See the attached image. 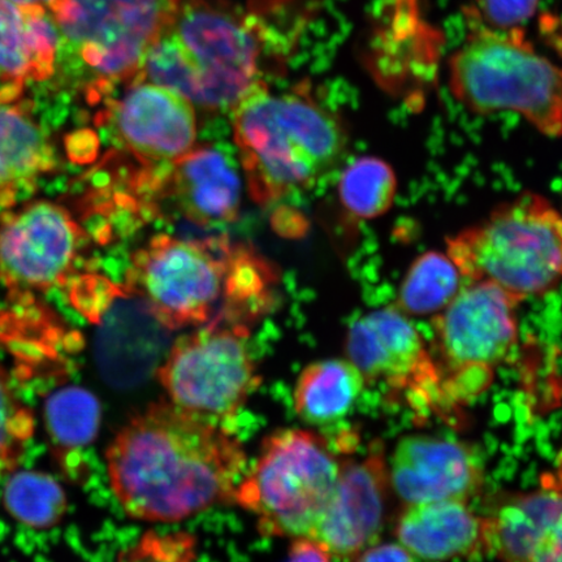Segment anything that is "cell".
<instances>
[{"label": "cell", "mask_w": 562, "mask_h": 562, "mask_svg": "<svg viewBox=\"0 0 562 562\" xmlns=\"http://www.w3.org/2000/svg\"><path fill=\"white\" fill-rule=\"evenodd\" d=\"M284 562H333L325 547L312 538H294Z\"/></svg>", "instance_id": "cell-29"}, {"label": "cell", "mask_w": 562, "mask_h": 562, "mask_svg": "<svg viewBox=\"0 0 562 562\" xmlns=\"http://www.w3.org/2000/svg\"><path fill=\"white\" fill-rule=\"evenodd\" d=\"M229 246L159 235L132 258L126 291L170 331L209 319L227 278Z\"/></svg>", "instance_id": "cell-10"}, {"label": "cell", "mask_w": 562, "mask_h": 562, "mask_svg": "<svg viewBox=\"0 0 562 562\" xmlns=\"http://www.w3.org/2000/svg\"><path fill=\"white\" fill-rule=\"evenodd\" d=\"M182 0H69L55 16L61 42L94 77V94L138 80Z\"/></svg>", "instance_id": "cell-8"}, {"label": "cell", "mask_w": 562, "mask_h": 562, "mask_svg": "<svg viewBox=\"0 0 562 562\" xmlns=\"http://www.w3.org/2000/svg\"><path fill=\"white\" fill-rule=\"evenodd\" d=\"M390 484L406 504L468 503L483 483L480 460L461 442L427 435L398 441L392 454Z\"/></svg>", "instance_id": "cell-15"}, {"label": "cell", "mask_w": 562, "mask_h": 562, "mask_svg": "<svg viewBox=\"0 0 562 562\" xmlns=\"http://www.w3.org/2000/svg\"><path fill=\"white\" fill-rule=\"evenodd\" d=\"M398 191L396 171L379 157H361L344 170L339 195L344 209L356 220L374 221L395 205Z\"/></svg>", "instance_id": "cell-26"}, {"label": "cell", "mask_w": 562, "mask_h": 562, "mask_svg": "<svg viewBox=\"0 0 562 562\" xmlns=\"http://www.w3.org/2000/svg\"><path fill=\"white\" fill-rule=\"evenodd\" d=\"M105 463L126 515L171 524L234 502L248 459L227 427L160 402L116 432Z\"/></svg>", "instance_id": "cell-1"}, {"label": "cell", "mask_w": 562, "mask_h": 562, "mask_svg": "<svg viewBox=\"0 0 562 562\" xmlns=\"http://www.w3.org/2000/svg\"><path fill=\"white\" fill-rule=\"evenodd\" d=\"M355 562H414L402 544L372 546L357 554Z\"/></svg>", "instance_id": "cell-30"}, {"label": "cell", "mask_w": 562, "mask_h": 562, "mask_svg": "<svg viewBox=\"0 0 562 562\" xmlns=\"http://www.w3.org/2000/svg\"><path fill=\"white\" fill-rule=\"evenodd\" d=\"M83 243V231L59 203L33 200L0 215V286L13 296L65 284Z\"/></svg>", "instance_id": "cell-11"}, {"label": "cell", "mask_w": 562, "mask_h": 562, "mask_svg": "<svg viewBox=\"0 0 562 562\" xmlns=\"http://www.w3.org/2000/svg\"><path fill=\"white\" fill-rule=\"evenodd\" d=\"M13 2L44 7V9L50 11L55 18L58 16L60 12L65 11L69 0H13Z\"/></svg>", "instance_id": "cell-32"}, {"label": "cell", "mask_w": 562, "mask_h": 562, "mask_svg": "<svg viewBox=\"0 0 562 562\" xmlns=\"http://www.w3.org/2000/svg\"><path fill=\"white\" fill-rule=\"evenodd\" d=\"M468 33L448 63L454 100L475 115L509 111L548 138H562V68L524 30L496 31L467 11Z\"/></svg>", "instance_id": "cell-4"}, {"label": "cell", "mask_w": 562, "mask_h": 562, "mask_svg": "<svg viewBox=\"0 0 562 562\" xmlns=\"http://www.w3.org/2000/svg\"><path fill=\"white\" fill-rule=\"evenodd\" d=\"M167 167V171L149 175L150 187L168 196L188 221L207 226L236 220L241 184L221 151L193 147Z\"/></svg>", "instance_id": "cell-17"}, {"label": "cell", "mask_w": 562, "mask_h": 562, "mask_svg": "<svg viewBox=\"0 0 562 562\" xmlns=\"http://www.w3.org/2000/svg\"><path fill=\"white\" fill-rule=\"evenodd\" d=\"M539 30L540 34L543 35L546 44L558 54L562 61V15L544 13V15L540 18Z\"/></svg>", "instance_id": "cell-31"}, {"label": "cell", "mask_w": 562, "mask_h": 562, "mask_svg": "<svg viewBox=\"0 0 562 562\" xmlns=\"http://www.w3.org/2000/svg\"><path fill=\"white\" fill-rule=\"evenodd\" d=\"M487 519L486 552L502 562H562V470L513 495Z\"/></svg>", "instance_id": "cell-16"}, {"label": "cell", "mask_w": 562, "mask_h": 562, "mask_svg": "<svg viewBox=\"0 0 562 562\" xmlns=\"http://www.w3.org/2000/svg\"><path fill=\"white\" fill-rule=\"evenodd\" d=\"M539 3L540 0H473L465 11L491 30H524Z\"/></svg>", "instance_id": "cell-28"}, {"label": "cell", "mask_w": 562, "mask_h": 562, "mask_svg": "<svg viewBox=\"0 0 562 562\" xmlns=\"http://www.w3.org/2000/svg\"><path fill=\"white\" fill-rule=\"evenodd\" d=\"M465 284L447 251L428 250L407 269L393 306L406 316H435L451 304Z\"/></svg>", "instance_id": "cell-23"}, {"label": "cell", "mask_w": 562, "mask_h": 562, "mask_svg": "<svg viewBox=\"0 0 562 562\" xmlns=\"http://www.w3.org/2000/svg\"><path fill=\"white\" fill-rule=\"evenodd\" d=\"M346 353L364 381L409 392L417 404L446 406L431 349L409 316L395 306L378 308L357 319L347 335Z\"/></svg>", "instance_id": "cell-12"}, {"label": "cell", "mask_w": 562, "mask_h": 562, "mask_svg": "<svg viewBox=\"0 0 562 562\" xmlns=\"http://www.w3.org/2000/svg\"><path fill=\"white\" fill-rule=\"evenodd\" d=\"M271 270L248 249L228 248L227 278L224 292L227 302L223 314L215 322L248 329L270 305L269 286Z\"/></svg>", "instance_id": "cell-25"}, {"label": "cell", "mask_w": 562, "mask_h": 562, "mask_svg": "<svg viewBox=\"0 0 562 562\" xmlns=\"http://www.w3.org/2000/svg\"><path fill=\"white\" fill-rule=\"evenodd\" d=\"M105 119L125 149L144 165H171L195 145L194 104L149 80L125 83L123 93L109 102Z\"/></svg>", "instance_id": "cell-13"}, {"label": "cell", "mask_w": 562, "mask_h": 562, "mask_svg": "<svg viewBox=\"0 0 562 562\" xmlns=\"http://www.w3.org/2000/svg\"><path fill=\"white\" fill-rule=\"evenodd\" d=\"M56 167L50 136L32 112V103H0V206L11 209Z\"/></svg>", "instance_id": "cell-20"}, {"label": "cell", "mask_w": 562, "mask_h": 562, "mask_svg": "<svg viewBox=\"0 0 562 562\" xmlns=\"http://www.w3.org/2000/svg\"><path fill=\"white\" fill-rule=\"evenodd\" d=\"M59 30L44 7L0 0V103L54 74Z\"/></svg>", "instance_id": "cell-18"}, {"label": "cell", "mask_w": 562, "mask_h": 562, "mask_svg": "<svg viewBox=\"0 0 562 562\" xmlns=\"http://www.w3.org/2000/svg\"><path fill=\"white\" fill-rule=\"evenodd\" d=\"M248 329L213 322L180 337L157 375L170 403L224 427L261 385Z\"/></svg>", "instance_id": "cell-9"}, {"label": "cell", "mask_w": 562, "mask_h": 562, "mask_svg": "<svg viewBox=\"0 0 562 562\" xmlns=\"http://www.w3.org/2000/svg\"><path fill=\"white\" fill-rule=\"evenodd\" d=\"M232 110L249 191L261 205L313 184L346 153L340 117L305 89L276 91L261 82Z\"/></svg>", "instance_id": "cell-3"}, {"label": "cell", "mask_w": 562, "mask_h": 562, "mask_svg": "<svg viewBox=\"0 0 562 562\" xmlns=\"http://www.w3.org/2000/svg\"><path fill=\"white\" fill-rule=\"evenodd\" d=\"M390 486L389 467L378 442L361 461H342L308 538L331 557L356 558L381 533Z\"/></svg>", "instance_id": "cell-14"}, {"label": "cell", "mask_w": 562, "mask_h": 562, "mask_svg": "<svg viewBox=\"0 0 562 562\" xmlns=\"http://www.w3.org/2000/svg\"><path fill=\"white\" fill-rule=\"evenodd\" d=\"M396 537L407 552L428 561L472 558L486 552L487 519L457 501L406 505Z\"/></svg>", "instance_id": "cell-19"}, {"label": "cell", "mask_w": 562, "mask_h": 562, "mask_svg": "<svg viewBox=\"0 0 562 562\" xmlns=\"http://www.w3.org/2000/svg\"><path fill=\"white\" fill-rule=\"evenodd\" d=\"M35 432V417L0 362V477L20 467Z\"/></svg>", "instance_id": "cell-27"}, {"label": "cell", "mask_w": 562, "mask_h": 562, "mask_svg": "<svg viewBox=\"0 0 562 562\" xmlns=\"http://www.w3.org/2000/svg\"><path fill=\"white\" fill-rule=\"evenodd\" d=\"M465 283L498 288L517 304L562 284V211L544 195L525 192L446 240Z\"/></svg>", "instance_id": "cell-5"}, {"label": "cell", "mask_w": 562, "mask_h": 562, "mask_svg": "<svg viewBox=\"0 0 562 562\" xmlns=\"http://www.w3.org/2000/svg\"><path fill=\"white\" fill-rule=\"evenodd\" d=\"M3 507L21 525L35 530L58 526L68 510V498L60 483L38 470H15L7 475Z\"/></svg>", "instance_id": "cell-24"}, {"label": "cell", "mask_w": 562, "mask_h": 562, "mask_svg": "<svg viewBox=\"0 0 562 562\" xmlns=\"http://www.w3.org/2000/svg\"><path fill=\"white\" fill-rule=\"evenodd\" d=\"M342 461L323 435L281 428L267 437L235 492L269 538L311 536L340 474Z\"/></svg>", "instance_id": "cell-6"}, {"label": "cell", "mask_w": 562, "mask_h": 562, "mask_svg": "<svg viewBox=\"0 0 562 562\" xmlns=\"http://www.w3.org/2000/svg\"><path fill=\"white\" fill-rule=\"evenodd\" d=\"M44 419L61 465L83 468L82 451L93 445L101 428L100 400L80 385L63 386L46 400Z\"/></svg>", "instance_id": "cell-22"}, {"label": "cell", "mask_w": 562, "mask_h": 562, "mask_svg": "<svg viewBox=\"0 0 562 562\" xmlns=\"http://www.w3.org/2000/svg\"><path fill=\"white\" fill-rule=\"evenodd\" d=\"M297 0H182L178 15L147 54L140 79L178 91L209 110L234 109L263 80L270 61L292 50L279 27Z\"/></svg>", "instance_id": "cell-2"}, {"label": "cell", "mask_w": 562, "mask_h": 562, "mask_svg": "<svg viewBox=\"0 0 562 562\" xmlns=\"http://www.w3.org/2000/svg\"><path fill=\"white\" fill-rule=\"evenodd\" d=\"M364 383L361 371L349 360L311 363L294 385V411L307 425L333 424L347 416Z\"/></svg>", "instance_id": "cell-21"}, {"label": "cell", "mask_w": 562, "mask_h": 562, "mask_svg": "<svg viewBox=\"0 0 562 562\" xmlns=\"http://www.w3.org/2000/svg\"><path fill=\"white\" fill-rule=\"evenodd\" d=\"M518 304L497 286L465 283L445 311L432 316V356L446 406L482 395L495 370L518 344Z\"/></svg>", "instance_id": "cell-7"}]
</instances>
